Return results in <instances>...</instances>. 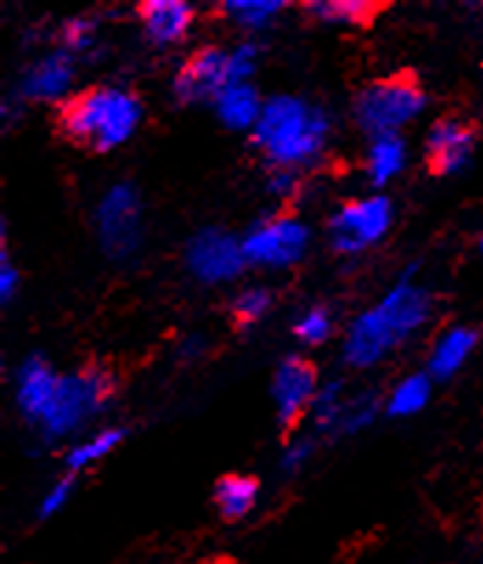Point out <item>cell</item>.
Returning a JSON list of instances; mask_svg holds the SVG:
<instances>
[{
	"label": "cell",
	"instance_id": "6da1fadb",
	"mask_svg": "<svg viewBox=\"0 0 483 564\" xmlns=\"http://www.w3.org/2000/svg\"><path fill=\"white\" fill-rule=\"evenodd\" d=\"M430 314L432 300L427 289L412 282V274L401 276L374 308H367L365 314L351 322L345 341H342V356L351 367H359V370L379 365L387 352H394L410 336L419 334Z\"/></svg>",
	"mask_w": 483,
	"mask_h": 564
},
{
	"label": "cell",
	"instance_id": "7a4b0ae2",
	"mask_svg": "<svg viewBox=\"0 0 483 564\" xmlns=\"http://www.w3.org/2000/svg\"><path fill=\"white\" fill-rule=\"evenodd\" d=\"M331 135L329 113L300 97H271L251 130L255 148L280 170L305 167L325 150Z\"/></svg>",
	"mask_w": 483,
	"mask_h": 564
},
{
	"label": "cell",
	"instance_id": "3957f363",
	"mask_svg": "<svg viewBox=\"0 0 483 564\" xmlns=\"http://www.w3.org/2000/svg\"><path fill=\"white\" fill-rule=\"evenodd\" d=\"M142 122V105L122 88H90L60 113L63 133L77 144L94 150H117L133 139Z\"/></svg>",
	"mask_w": 483,
	"mask_h": 564
},
{
	"label": "cell",
	"instance_id": "277c9868",
	"mask_svg": "<svg viewBox=\"0 0 483 564\" xmlns=\"http://www.w3.org/2000/svg\"><path fill=\"white\" fill-rule=\"evenodd\" d=\"M110 395H114V381L108 372L97 370V367L60 376L57 390L34 426L43 432L45 441L74 435L105 410Z\"/></svg>",
	"mask_w": 483,
	"mask_h": 564
},
{
	"label": "cell",
	"instance_id": "5b68a950",
	"mask_svg": "<svg viewBox=\"0 0 483 564\" xmlns=\"http://www.w3.org/2000/svg\"><path fill=\"white\" fill-rule=\"evenodd\" d=\"M427 108L425 90L410 77H387L359 90L354 102L356 124L371 139L399 133L405 124L416 122Z\"/></svg>",
	"mask_w": 483,
	"mask_h": 564
},
{
	"label": "cell",
	"instance_id": "8992f818",
	"mask_svg": "<svg viewBox=\"0 0 483 564\" xmlns=\"http://www.w3.org/2000/svg\"><path fill=\"white\" fill-rule=\"evenodd\" d=\"M394 226V204L385 195H367L342 204L329 220V243L336 254L354 257L379 243Z\"/></svg>",
	"mask_w": 483,
	"mask_h": 564
},
{
	"label": "cell",
	"instance_id": "52a82bcc",
	"mask_svg": "<svg viewBox=\"0 0 483 564\" xmlns=\"http://www.w3.org/2000/svg\"><path fill=\"white\" fill-rule=\"evenodd\" d=\"M142 198L133 184H114L97 206V235L105 254L128 260L142 243Z\"/></svg>",
	"mask_w": 483,
	"mask_h": 564
},
{
	"label": "cell",
	"instance_id": "ba28073f",
	"mask_svg": "<svg viewBox=\"0 0 483 564\" xmlns=\"http://www.w3.org/2000/svg\"><path fill=\"white\" fill-rule=\"evenodd\" d=\"M309 226L291 215H275L251 226L244 238V254L249 265L260 269H289L309 251Z\"/></svg>",
	"mask_w": 483,
	"mask_h": 564
},
{
	"label": "cell",
	"instance_id": "9c48e42d",
	"mask_svg": "<svg viewBox=\"0 0 483 564\" xmlns=\"http://www.w3.org/2000/svg\"><path fill=\"white\" fill-rule=\"evenodd\" d=\"M184 260L195 280H201L204 285L238 280L249 265L244 254V240L221 229H201L198 235H193L187 251H184Z\"/></svg>",
	"mask_w": 483,
	"mask_h": 564
},
{
	"label": "cell",
	"instance_id": "30bf717a",
	"mask_svg": "<svg viewBox=\"0 0 483 564\" xmlns=\"http://www.w3.org/2000/svg\"><path fill=\"white\" fill-rule=\"evenodd\" d=\"M316 392H320L316 367L309 359L289 356L280 361L271 379V401H275L278 421L283 426H297V421L314 406Z\"/></svg>",
	"mask_w": 483,
	"mask_h": 564
},
{
	"label": "cell",
	"instance_id": "8fae6325",
	"mask_svg": "<svg viewBox=\"0 0 483 564\" xmlns=\"http://www.w3.org/2000/svg\"><path fill=\"white\" fill-rule=\"evenodd\" d=\"M229 85V52L218 45H206L181 65L173 79V94L181 105L215 102Z\"/></svg>",
	"mask_w": 483,
	"mask_h": 564
},
{
	"label": "cell",
	"instance_id": "7c38bea8",
	"mask_svg": "<svg viewBox=\"0 0 483 564\" xmlns=\"http://www.w3.org/2000/svg\"><path fill=\"white\" fill-rule=\"evenodd\" d=\"M432 173L458 175L470 167L475 155V130L461 119H439L425 141Z\"/></svg>",
	"mask_w": 483,
	"mask_h": 564
},
{
	"label": "cell",
	"instance_id": "4fadbf2b",
	"mask_svg": "<svg viewBox=\"0 0 483 564\" xmlns=\"http://www.w3.org/2000/svg\"><path fill=\"white\" fill-rule=\"evenodd\" d=\"M60 372L52 370V365L43 356H32L18 367L14 376V401H18L20 415L29 423H37L43 410L52 401L54 390H57Z\"/></svg>",
	"mask_w": 483,
	"mask_h": 564
},
{
	"label": "cell",
	"instance_id": "5bb4252c",
	"mask_svg": "<svg viewBox=\"0 0 483 564\" xmlns=\"http://www.w3.org/2000/svg\"><path fill=\"white\" fill-rule=\"evenodd\" d=\"M74 83V59L68 52H52L40 57L20 83V94L32 102H57Z\"/></svg>",
	"mask_w": 483,
	"mask_h": 564
},
{
	"label": "cell",
	"instance_id": "9a60e30c",
	"mask_svg": "<svg viewBox=\"0 0 483 564\" xmlns=\"http://www.w3.org/2000/svg\"><path fill=\"white\" fill-rule=\"evenodd\" d=\"M142 29L155 45H170L187 37L193 29L195 9L184 0H148L139 7Z\"/></svg>",
	"mask_w": 483,
	"mask_h": 564
},
{
	"label": "cell",
	"instance_id": "2e32d148",
	"mask_svg": "<svg viewBox=\"0 0 483 564\" xmlns=\"http://www.w3.org/2000/svg\"><path fill=\"white\" fill-rule=\"evenodd\" d=\"M477 347V334L472 327L455 325L447 327L444 334L436 339L430 350V359H427V372H430V379L436 381H447L452 376L464 370V365L470 361V356L475 352Z\"/></svg>",
	"mask_w": 483,
	"mask_h": 564
},
{
	"label": "cell",
	"instance_id": "e0dca14e",
	"mask_svg": "<svg viewBox=\"0 0 483 564\" xmlns=\"http://www.w3.org/2000/svg\"><path fill=\"white\" fill-rule=\"evenodd\" d=\"M213 105L218 119L229 130H255L266 102L251 83H229Z\"/></svg>",
	"mask_w": 483,
	"mask_h": 564
},
{
	"label": "cell",
	"instance_id": "ac0fdd59",
	"mask_svg": "<svg viewBox=\"0 0 483 564\" xmlns=\"http://www.w3.org/2000/svg\"><path fill=\"white\" fill-rule=\"evenodd\" d=\"M407 167V144L399 133L379 135L371 139L365 159V173L374 186H387L394 178H399L401 170Z\"/></svg>",
	"mask_w": 483,
	"mask_h": 564
},
{
	"label": "cell",
	"instance_id": "d6986e66",
	"mask_svg": "<svg viewBox=\"0 0 483 564\" xmlns=\"http://www.w3.org/2000/svg\"><path fill=\"white\" fill-rule=\"evenodd\" d=\"M258 480L246 475H226L215 482L213 500L224 520H244L246 513H251V508L258 506Z\"/></svg>",
	"mask_w": 483,
	"mask_h": 564
},
{
	"label": "cell",
	"instance_id": "ffe728a7",
	"mask_svg": "<svg viewBox=\"0 0 483 564\" xmlns=\"http://www.w3.org/2000/svg\"><path fill=\"white\" fill-rule=\"evenodd\" d=\"M432 398L430 372H410L390 390L385 401V412L390 417H412L419 415Z\"/></svg>",
	"mask_w": 483,
	"mask_h": 564
},
{
	"label": "cell",
	"instance_id": "44dd1931",
	"mask_svg": "<svg viewBox=\"0 0 483 564\" xmlns=\"http://www.w3.org/2000/svg\"><path fill=\"white\" fill-rule=\"evenodd\" d=\"M305 12L331 26H367L382 12V7L367 0H316L305 7Z\"/></svg>",
	"mask_w": 483,
	"mask_h": 564
},
{
	"label": "cell",
	"instance_id": "7402d4cb",
	"mask_svg": "<svg viewBox=\"0 0 483 564\" xmlns=\"http://www.w3.org/2000/svg\"><path fill=\"white\" fill-rule=\"evenodd\" d=\"M122 441H125L122 426L99 430L97 435L85 437V441H79L77 446H72V449L65 452V466H68V471H72V475H77V471H85V468L97 466L99 460H105L110 452H117L119 443H122Z\"/></svg>",
	"mask_w": 483,
	"mask_h": 564
},
{
	"label": "cell",
	"instance_id": "603a6c76",
	"mask_svg": "<svg viewBox=\"0 0 483 564\" xmlns=\"http://www.w3.org/2000/svg\"><path fill=\"white\" fill-rule=\"evenodd\" d=\"M280 0H235V3H224V14L233 20L238 29L246 32H264L275 23L280 12H283Z\"/></svg>",
	"mask_w": 483,
	"mask_h": 564
},
{
	"label": "cell",
	"instance_id": "cb8c5ba5",
	"mask_svg": "<svg viewBox=\"0 0 483 564\" xmlns=\"http://www.w3.org/2000/svg\"><path fill=\"white\" fill-rule=\"evenodd\" d=\"M348 392L342 387V381H329V384H320V392L314 398V406H311V415L314 423L322 432H340L342 415H345V406H348Z\"/></svg>",
	"mask_w": 483,
	"mask_h": 564
},
{
	"label": "cell",
	"instance_id": "d4e9b609",
	"mask_svg": "<svg viewBox=\"0 0 483 564\" xmlns=\"http://www.w3.org/2000/svg\"><path fill=\"white\" fill-rule=\"evenodd\" d=\"M271 291L264 289V285H249V289L238 291L233 300V319L238 322L240 327L258 325L271 308Z\"/></svg>",
	"mask_w": 483,
	"mask_h": 564
},
{
	"label": "cell",
	"instance_id": "484cf974",
	"mask_svg": "<svg viewBox=\"0 0 483 564\" xmlns=\"http://www.w3.org/2000/svg\"><path fill=\"white\" fill-rule=\"evenodd\" d=\"M382 410V401L374 392H359V395L348 398V406H345V415H342L340 432L345 435H354V432L367 430L371 423L376 421Z\"/></svg>",
	"mask_w": 483,
	"mask_h": 564
},
{
	"label": "cell",
	"instance_id": "4316f807",
	"mask_svg": "<svg viewBox=\"0 0 483 564\" xmlns=\"http://www.w3.org/2000/svg\"><path fill=\"white\" fill-rule=\"evenodd\" d=\"M294 334L303 345H325L334 334V319H331V311L314 305V308L303 311L300 319L294 322Z\"/></svg>",
	"mask_w": 483,
	"mask_h": 564
},
{
	"label": "cell",
	"instance_id": "83f0119b",
	"mask_svg": "<svg viewBox=\"0 0 483 564\" xmlns=\"http://www.w3.org/2000/svg\"><path fill=\"white\" fill-rule=\"evenodd\" d=\"M63 45L68 54L90 52L97 45V23L88 18H74L63 26Z\"/></svg>",
	"mask_w": 483,
	"mask_h": 564
},
{
	"label": "cell",
	"instance_id": "f1b7e54d",
	"mask_svg": "<svg viewBox=\"0 0 483 564\" xmlns=\"http://www.w3.org/2000/svg\"><path fill=\"white\" fill-rule=\"evenodd\" d=\"M260 52L255 43H240L229 52V83H251V74L258 68Z\"/></svg>",
	"mask_w": 483,
	"mask_h": 564
},
{
	"label": "cell",
	"instance_id": "f546056e",
	"mask_svg": "<svg viewBox=\"0 0 483 564\" xmlns=\"http://www.w3.org/2000/svg\"><path fill=\"white\" fill-rule=\"evenodd\" d=\"M72 491H74L72 477H65V480L54 482V486L43 494V500H40V506H37L40 520H49V517H54V513L63 511L65 502L72 500Z\"/></svg>",
	"mask_w": 483,
	"mask_h": 564
},
{
	"label": "cell",
	"instance_id": "4dcf8cb0",
	"mask_svg": "<svg viewBox=\"0 0 483 564\" xmlns=\"http://www.w3.org/2000/svg\"><path fill=\"white\" fill-rule=\"evenodd\" d=\"M311 455H314V443L309 437H297V441H291L286 446L283 455H280V471L283 475H297L311 460Z\"/></svg>",
	"mask_w": 483,
	"mask_h": 564
},
{
	"label": "cell",
	"instance_id": "1f68e13d",
	"mask_svg": "<svg viewBox=\"0 0 483 564\" xmlns=\"http://www.w3.org/2000/svg\"><path fill=\"white\" fill-rule=\"evenodd\" d=\"M20 289V271L9 260V246H3V260H0V300L12 302Z\"/></svg>",
	"mask_w": 483,
	"mask_h": 564
},
{
	"label": "cell",
	"instance_id": "d6a6232c",
	"mask_svg": "<svg viewBox=\"0 0 483 564\" xmlns=\"http://www.w3.org/2000/svg\"><path fill=\"white\" fill-rule=\"evenodd\" d=\"M297 184H300V181H297L294 170L275 167V173H271V178H269V193L275 195V198H291L297 189Z\"/></svg>",
	"mask_w": 483,
	"mask_h": 564
},
{
	"label": "cell",
	"instance_id": "836d02e7",
	"mask_svg": "<svg viewBox=\"0 0 483 564\" xmlns=\"http://www.w3.org/2000/svg\"><path fill=\"white\" fill-rule=\"evenodd\" d=\"M204 336H187V339L181 341L179 347V356L181 359H195V356H201V350H204Z\"/></svg>",
	"mask_w": 483,
	"mask_h": 564
},
{
	"label": "cell",
	"instance_id": "e575fe53",
	"mask_svg": "<svg viewBox=\"0 0 483 564\" xmlns=\"http://www.w3.org/2000/svg\"><path fill=\"white\" fill-rule=\"evenodd\" d=\"M477 249H481V254H483V235H481V240H477Z\"/></svg>",
	"mask_w": 483,
	"mask_h": 564
}]
</instances>
